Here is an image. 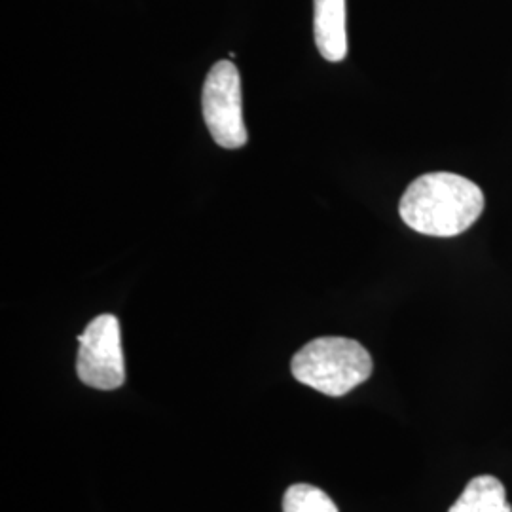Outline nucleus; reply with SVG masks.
Returning a JSON list of instances; mask_svg holds the SVG:
<instances>
[{"mask_svg":"<svg viewBox=\"0 0 512 512\" xmlns=\"http://www.w3.org/2000/svg\"><path fill=\"white\" fill-rule=\"evenodd\" d=\"M202 107L203 120L217 145L241 148L247 143L241 78L232 61L215 63L207 74L203 84Z\"/></svg>","mask_w":512,"mask_h":512,"instance_id":"nucleus-4","label":"nucleus"},{"mask_svg":"<svg viewBox=\"0 0 512 512\" xmlns=\"http://www.w3.org/2000/svg\"><path fill=\"white\" fill-rule=\"evenodd\" d=\"M484 192L456 173H425L404 190L399 213L406 226L433 238H454L484 211Z\"/></svg>","mask_w":512,"mask_h":512,"instance_id":"nucleus-1","label":"nucleus"},{"mask_svg":"<svg viewBox=\"0 0 512 512\" xmlns=\"http://www.w3.org/2000/svg\"><path fill=\"white\" fill-rule=\"evenodd\" d=\"M313 35L319 54L330 63L348 55L346 0H313Z\"/></svg>","mask_w":512,"mask_h":512,"instance_id":"nucleus-5","label":"nucleus"},{"mask_svg":"<svg viewBox=\"0 0 512 512\" xmlns=\"http://www.w3.org/2000/svg\"><path fill=\"white\" fill-rule=\"evenodd\" d=\"M283 512H338L334 501L311 484H294L283 497Z\"/></svg>","mask_w":512,"mask_h":512,"instance_id":"nucleus-7","label":"nucleus"},{"mask_svg":"<svg viewBox=\"0 0 512 512\" xmlns=\"http://www.w3.org/2000/svg\"><path fill=\"white\" fill-rule=\"evenodd\" d=\"M448 512H512L505 486L495 476L473 478Z\"/></svg>","mask_w":512,"mask_h":512,"instance_id":"nucleus-6","label":"nucleus"},{"mask_svg":"<svg viewBox=\"0 0 512 512\" xmlns=\"http://www.w3.org/2000/svg\"><path fill=\"white\" fill-rule=\"evenodd\" d=\"M80 342L76 374L82 384L112 391L126 382V363L122 351L120 323L114 315L103 313L95 317L86 327L84 334H78Z\"/></svg>","mask_w":512,"mask_h":512,"instance_id":"nucleus-3","label":"nucleus"},{"mask_svg":"<svg viewBox=\"0 0 512 512\" xmlns=\"http://www.w3.org/2000/svg\"><path fill=\"white\" fill-rule=\"evenodd\" d=\"M372 357L359 342L327 336L311 340L293 357L291 370L300 384L342 397L363 384L372 374Z\"/></svg>","mask_w":512,"mask_h":512,"instance_id":"nucleus-2","label":"nucleus"}]
</instances>
